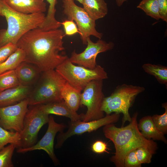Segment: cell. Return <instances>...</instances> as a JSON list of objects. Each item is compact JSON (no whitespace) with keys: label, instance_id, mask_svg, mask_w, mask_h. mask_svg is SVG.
I'll return each mask as SVG.
<instances>
[{"label":"cell","instance_id":"obj_1","mask_svg":"<svg viewBox=\"0 0 167 167\" xmlns=\"http://www.w3.org/2000/svg\"><path fill=\"white\" fill-rule=\"evenodd\" d=\"M65 36L61 29L46 31L38 27L24 35L16 45L24 52V61L36 66L42 72L55 70L68 58L64 53Z\"/></svg>","mask_w":167,"mask_h":167},{"label":"cell","instance_id":"obj_2","mask_svg":"<svg viewBox=\"0 0 167 167\" xmlns=\"http://www.w3.org/2000/svg\"><path fill=\"white\" fill-rule=\"evenodd\" d=\"M137 112L134 114L127 126L120 128L113 124L104 126L103 132L105 137L112 141L115 149L114 155L110 161L117 167H124V160L130 151L140 147L148 149L153 154L157 149L156 143L146 138L139 130L137 120Z\"/></svg>","mask_w":167,"mask_h":167},{"label":"cell","instance_id":"obj_3","mask_svg":"<svg viewBox=\"0 0 167 167\" xmlns=\"http://www.w3.org/2000/svg\"><path fill=\"white\" fill-rule=\"evenodd\" d=\"M0 16L7 21L6 29L0 30V47L8 43L16 44L19 39L28 31L40 27L44 22V13L25 14L9 6L3 0H0Z\"/></svg>","mask_w":167,"mask_h":167},{"label":"cell","instance_id":"obj_4","mask_svg":"<svg viewBox=\"0 0 167 167\" xmlns=\"http://www.w3.org/2000/svg\"><path fill=\"white\" fill-rule=\"evenodd\" d=\"M42 73L36 86L28 97L30 106L63 100L61 91L66 81L55 70Z\"/></svg>","mask_w":167,"mask_h":167},{"label":"cell","instance_id":"obj_5","mask_svg":"<svg viewBox=\"0 0 167 167\" xmlns=\"http://www.w3.org/2000/svg\"><path fill=\"white\" fill-rule=\"evenodd\" d=\"M145 90L143 86L123 84L118 86L111 94L105 97L101 109L106 113H112L123 114L122 125L126 121L131 122L130 107L136 97Z\"/></svg>","mask_w":167,"mask_h":167},{"label":"cell","instance_id":"obj_6","mask_svg":"<svg viewBox=\"0 0 167 167\" xmlns=\"http://www.w3.org/2000/svg\"><path fill=\"white\" fill-rule=\"evenodd\" d=\"M55 70L66 82L81 91L93 80L108 78L107 73L101 66L97 65L93 69L76 66L71 62L69 58Z\"/></svg>","mask_w":167,"mask_h":167},{"label":"cell","instance_id":"obj_7","mask_svg":"<svg viewBox=\"0 0 167 167\" xmlns=\"http://www.w3.org/2000/svg\"><path fill=\"white\" fill-rule=\"evenodd\" d=\"M63 12L68 19L75 21L84 45H87V39L92 36L101 39L102 33L96 28L95 20L92 19L83 8L75 4L74 0H63Z\"/></svg>","mask_w":167,"mask_h":167},{"label":"cell","instance_id":"obj_8","mask_svg":"<svg viewBox=\"0 0 167 167\" xmlns=\"http://www.w3.org/2000/svg\"><path fill=\"white\" fill-rule=\"evenodd\" d=\"M103 80H94L85 87L81 94L80 105L87 107L82 121L84 122L100 119L104 117L102 110V103L105 97L103 92Z\"/></svg>","mask_w":167,"mask_h":167},{"label":"cell","instance_id":"obj_9","mask_svg":"<svg viewBox=\"0 0 167 167\" xmlns=\"http://www.w3.org/2000/svg\"><path fill=\"white\" fill-rule=\"evenodd\" d=\"M30 106L25 115L23 129L20 133L23 148L31 147L36 143L40 130L49 120V115L43 113L38 105Z\"/></svg>","mask_w":167,"mask_h":167},{"label":"cell","instance_id":"obj_10","mask_svg":"<svg viewBox=\"0 0 167 167\" xmlns=\"http://www.w3.org/2000/svg\"><path fill=\"white\" fill-rule=\"evenodd\" d=\"M120 116V113H114L106 115L100 119L89 121L84 122L81 120L71 121L67 131L60 132L57 136V142L55 148H60L67 139L73 135L91 132L103 126L113 124L118 121Z\"/></svg>","mask_w":167,"mask_h":167},{"label":"cell","instance_id":"obj_11","mask_svg":"<svg viewBox=\"0 0 167 167\" xmlns=\"http://www.w3.org/2000/svg\"><path fill=\"white\" fill-rule=\"evenodd\" d=\"M87 46L85 49L80 53L75 50L71 54L70 60L73 64L93 69L97 65L96 58L99 54L112 49L114 44L112 42H107L99 39L96 42H92L90 37L87 39Z\"/></svg>","mask_w":167,"mask_h":167},{"label":"cell","instance_id":"obj_12","mask_svg":"<svg viewBox=\"0 0 167 167\" xmlns=\"http://www.w3.org/2000/svg\"><path fill=\"white\" fill-rule=\"evenodd\" d=\"M28 105L27 98L15 104L0 107V126L6 130L20 133Z\"/></svg>","mask_w":167,"mask_h":167},{"label":"cell","instance_id":"obj_13","mask_svg":"<svg viewBox=\"0 0 167 167\" xmlns=\"http://www.w3.org/2000/svg\"><path fill=\"white\" fill-rule=\"evenodd\" d=\"M47 130L43 137L33 146L27 148H18V153H24L28 152L37 150H42L48 154L55 165L59 163L54 150V142L56 134L58 132L63 131L66 126L63 123L56 122L52 116H49Z\"/></svg>","mask_w":167,"mask_h":167},{"label":"cell","instance_id":"obj_14","mask_svg":"<svg viewBox=\"0 0 167 167\" xmlns=\"http://www.w3.org/2000/svg\"><path fill=\"white\" fill-rule=\"evenodd\" d=\"M37 105L39 109L45 114L65 116L69 118L71 121L82 120L84 114H79L72 110L63 100Z\"/></svg>","mask_w":167,"mask_h":167},{"label":"cell","instance_id":"obj_15","mask_svg":"<svg viewBox=\"0 0 167 167\" xmlns=\"http://www.w3.org/2000/svg\"><path fill=\"white\" fill-rule=\"evenodd\" d=\"M31 92L30 86L21 84L0 92V107L17 104L28 98Z\"/></svg>","mask_w":167,"mask_h":167},{"label":"cell","instance_id":"obj_16","mask_svg":"<svg viewBox=\"0 0 167 167\" xmlns=\"http://www.w3.org/2000/svg\"><path fill=\"white\" fill-rule=\"evenodd\" d=\"M14 10L25 14L44 13L46 10L44 0H3Z\"/></svg>","mask_w":167,"mask_h":167},{"label":"cell","instance_id":"obj_17","mask_svg":"<svg viewBox=\"0 0 167 167\" xmlns=\"http://www.w3.org/2000/svg\"><path fill=\"white\" fill-rule=\"evenodd\" d=\"M20 84L30 86L38 79L42 72L36 66L24 61L15 69Z\"/></svg>","mask_w":167,"mask_h":167},{"label":"cell","instance_id":"obj_18","mask_svg":"<svg viewBox=\"0 0 167 167\" xmlns=\"http://www.w3.org/2000/svg\"><path fill=\"white\" fill-rule=\"evenodd\" d=\"M137 125L139 130L141 131V134L146 138L160 140L167 143V140L164 135L156 127L152 116H148L143 117L139 120Z\"/></svg>","mask_w":167,"mask_h":167},{"label":"cell","instance_id":"obj_19","mask_svg":"<svg viewBox=\"0 0 167 167\" xmlns=\"http://www.w3.org/2000/svg\"><path fill=\"white\" fill-rule=\"evenodd\" d=\"M82 4L85 11L95 21L103 18L108 13L107 4L104 0H84Z\"/></svg>","mask_w":167,"mask_h":167},{"label":"cell","instance_id":"obj_20","mask_svg":"<svg viewBox=\"0 0 167 167\" xmlns=\"http://www.w3.org/2000/svg\"><path fill=\"white\" fill-rule=\"evenodd\" d=\"M81 91L66 82L62 87L61 95L63 100L74 111L78 110L80 106Z\"/></svg>","mask_w":167,"mask_h":167},{"label":"cell","instance_id":"obj_21","mask_svg":"<svg viewBox=\"0 0 167 167\" xmlns=\"http://www.w3.org/2000/svg\"><path fill=\"white\" fill-rule=\"evenodd\" d=\"M49 4V7L45 21L40 27L44 30H49L58 28L61 25V22L55 18V8L57 0H46Z\"/></svg>","mask_w":167,"mask_h":167},{"label":"cell","instance_id":"obj_22","mask_svg":"<svg viewBox=\"0 0 167 167\" xmlns=\"http://www.w3.org/2000/svg\"><path fill=\"white\" fill-rule=\"evenodd\" d=\"M24 52L18 48L6 61L0 64V74L5 71L15 69L22 62L24 61Z\"/></svg>","mask_w":167,"mask_h":167},{"label":"cell","instance_id":"obj_23","mask_svg":"<svg viewBox=\"0 0 167 167\" xmlns=\"http://www.w3.org/2000/svg\"><path fill=\"white\" fill-rule=\"evenodd\" d=\"M142 67L146 73L154 76L159 83L167 86V66L148 63L144 64Z\"/></svg>","mask_w":167,"mask_h":167},{"label":"cell","instance_id":"obj_24","mask_svg":"<svg viewBox=\"0 0 167 167\" xmlns=\"http://www.w3.org/2000/svg\"><path fill=\"white\" fill-rule=\"evenodd\" d=\"M13 144L16 148L22 147L20 133L6 130L0 126V151L7 144Z\"/></svg>","mask_w":167,"mask_h":167},{"label":"cell","instance_id":"obj_25","mask_svg":"<svg viewBox=\"0 0 167 167\" xmlns=\"http://www.w3.org/2000/svg\"><path fill=\"white\" fill-rule=\"evenodd\" d=\"M137 8L142 10L148 15L156 20L161 19L157 0H142Z\"/></svg>","mask_w":167,"mask_h":167},{"label":"cell","instance_id":"obj_26","mask_svg":"<svg viewBox=\"0 0 167 167\" xmlns=\"http://www.w3.org/2000/svg\"><path fill=\"white\" fill-rule=\"evenodd\" d=\"M20 85L15 69L0 74V92Z\"/></svg>","mask_w":167,"mask_h":167},{"label":"cell","instance_id":"obj_27","mask_svg":"<svg viewBox=\"0 0 167 167\" xmlns=\"http://www.w3.org/2000/svg\"><path fill=\"white\" fill-rule=\"evenodd\" d=\"M16 148L13 144L5 146L0 151V167H13L12 159Z\"/></svg>","mask_w":167,"mask_h":167},{"label":"cell","instance_id":"obj_28","mask_svg":"<svg viewBox=\"0 0 167 167\" xmlns=\"http://www.w3.org/2000/svg\"><path fill=\"white\" fill-rule=\"evenodd\" d=\"M165 109V112L162 115L155 114L152 116L154 124L157 129L164 135L167 133V104H162Z\"/></svg>","mask_w":167,"mask_h":167},{"label":"cell","instance_id":"obj_29","mask_svg":"<svg viewBox=\"0 0 167 167\" xmlns=\"http://www.w3.org/2000/svg\"><path fill=\"white\" fill-rule=\"evenodd\" d=\"M135 153L137 159L141 164L151 162L153 154L147 148L140 147L136 148Z\"/></svg>","mask_w":167,"mask_h":167},{"label":"cell","instance_id":"obj_30","mask_svg":"<svg viewBox=\"0 0 167 167\" xmlns=\"http://www.w3.org/2000/svg\"><path fill=\"white\" fill-rule=\"evenodd\" d=\"M17 48L16 44L12 43L0 47V64L6 61Z\"/></svg>","mask_w":167,"mask_h":167},{"label":"cell","instance_id":"obj_31","mask_svg":"<svg viewBox=\"0 0 167 167\" xmlns=\"http://www.w3.org/2000/svg\"><path fill=\"white\" fill-rule=\"evenodd\" d=\"M135 153V149L130 151L126 156L124 160V167H141Z\"/></svg>","mask_w":167,"mask_h":167},{"label":"cell","instance_id":"obj_32","mask_svg":"<svg viewBox=\"0 0 167 167\" xmlns=\"http://www.w3.org/2000/svg\"><path fill=\"white\" fill-rule=\"evenodd\" d=\"M61 23L63 26L65 35L71 36L79 33L78 27L73 20L68 19Z\"/></svg>","mask_w":167,"mask_h":167},{"label":"cell","instance_id":"obj_33","mask_svg":"<svg viewBox=\"0 0 167 167\" xmlns=\"http://www.w3.org/2000/svg\"><path fill=\"white\" fill-rule=\"evenodd\" d=\"M91 148L94 152L97 154H101L105 152L109 153L107 150L108 148L106 143L101 140H97L92 144Z\"/></svg>","mask_w":167,"mask_h":167},{"label":"cell","instance_id":"obj_34","mask_svg":"<svg viewBox=\"0 0 167 167\" xmlns=\"http://www.w3.org/2000/svg\"><path fill=\"white\" fill-rule=\"evenodd\" d=\"M160 9L161 19L167 22V0H157Z\"/></svg>","mask_w":167,"mask_h":167},{"label":"cell","instance_id":"obj_35","mask_svg":"<svg viewBox=\"0 0 167 167\" xmlns=\"http://www.w3.org/2000/svg\"><path fill=\"white\" fill-rule=\"evenodd\" d=\"M127 0H115L117 5L119 6H122L123 3Z\"/></svg>","mask_w":167,"mask_h":167},{"label":"cell","instance_id":"obj_36","mask_svg":"<svg viewBox=\"0 0 167 167\" xmlns=\"http://www.w3.org/2000/svg\"><path fill=\"white\" fill-rule=\"evenodd\" d=\"M73 0L74 1L75 0ZM76 0V1H78V2H79L81 4H82L84 0Z\"/></svg>","mask_w":167,"mask_h":167}]
</instances>
